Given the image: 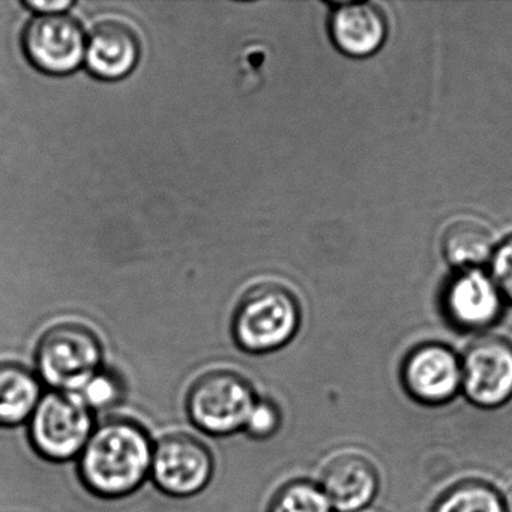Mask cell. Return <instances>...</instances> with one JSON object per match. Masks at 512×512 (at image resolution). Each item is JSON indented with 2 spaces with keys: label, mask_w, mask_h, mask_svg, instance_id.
I'll list each match as a JSON object with an SVG mask.
<instances>
[{
  "label": "cell",
  "mask_w": 512,
  "mask_h": 512,
  "mask_svg": "<svg viewBox=\"0 0 512 512\" xmlns=\"http://www.w3.org/2000/svg\"><path fill=\"white\" fill-rule=\"evenodd\" d=\"M154 443L148 431L130 419H110L95 427L79 457L83 485L103 499H121L151 476Z\"/></svg>",
  "instance_id": "obj_1"
},
{
  "label": "cell",
  "mask_w": 512,
  "mask_h": 512,
  "mask_svg": "<svg viewBox=\"0 0 512 512\" xmlns=\"http://www.w3.org/2000/svg\"><path fill=\"white\" fill-rule=\"evenodd\" d=\"M301 325V307L287 287L262 283L251 287L233 316V338L251 355L275 352L289 344Z\"/></svg>",
  "instance_id": "obj_2"
},
{
  "label": "cell",
  "mask_w": 512,
  "mask_h": 512,
  "mask_svg": "<svg viewBox=\"0 0 512 512\" xmlns=\"http://www.w3.org/2000/svg\"><path fill=\"white\" fill-rule=\"evenodd\" d=\"M103 368V346L83 325L64 323L49 329L37 349V374L52 391L76 394Z\"/></svg>",
  "instance_id": "obj_3"
},
{
  "label": "cell",
  "mask_w": 512,
  "mask_h": 512,
  "mask_svg": "<svg viewBox=\"0 0 512 512\" xmlns=\"http://www.w3.org/2000/svg\"><path fill=\"white\" fill-rule=\"evenodd\" d=\"M94 430V413L71 392H47L29 419L32 448L55 463L80 457Z\"/></svg>",
  "instance_id": "obj_4"
},
{
  "label": "cell",
  "mask_w": 512,
  "mask_h": 512,
  "mask_svg": "<svg viewBox=\"0 0 512 512\" xmlns=\"http://www.w3.org/2000/svg\"><path fill=\"white\" fill-rule=\"evenodd\" d=\"M257 395L253 386L235 371L206 373L191 386L187 412L191 422L211 436H230L244 430Z\"/></svg>",
  "instance_id": "obj_5"
},
{
  "label": "cell",
  "mask_w": 512,
  "mask_h": 512,
  "mask_svg": "<svg viewBox=\"0 0 512 512\" xmlns=\"http://www.w3.org/2000/svg\"><path fill=\"white\" fill-rule=\"evenodd\" d=\"M214 475V457L190 434L173 433L154 445L151 478L163 493L190 497L208 487Z\"/></svg>",
  "instance_id": "obj_6"
},
{
  "label": "cell",
  "mask_w": 512,
  "mask_h": 512,
  "mask_svg": "<svg viewBox=\"0 0 512 512\" xmlns=\"http://www.w3.org/2000/svg\"><path fill=\"white\" fill-rule=\"evenodd\" d=\"M461 392L481 409H497L512 398V343L500 337L473 341L461 359Z\"/></svg>",
  "instance_id": "obj_7"
},
{
  "label": "cell",
  "mask_w": 512,
  "mask_h": 512,
  "mask_svg": "<svg viewBox=\"0 0 512 512\" xmlns=\"http://www.w3.org/2000/svg\"><path fill=\"white\" fill-rule=\"evenodd\" d=\"M22 46L28 61L49 76H67L85 62V32L65 14L32 19L23 31Z\"/></svg>",
  "instance_id": "obj_8"
},
{
  "label": "cell",
  "mask_w": 512,
  "mask_h": 512,
  "mask_svg": "<svg viewBox=\"0 0 512 512\" xmlns=\"http://www.w3.org/2000/svg\"><path fill=\"white\" fill-rule=\"evenodd\" d=\"M461 380V359L445 344L415 347L401 367V382L407 394L425 406H440L454 400L461 391Z\"/></svg>",
  "instance_id": "obj_9"
},
{
  "label": "cell",
  "mask_w": 512,
  "mask_h": 512,
  "mask_svg": "<svg viewBox=\"0 0 512 512\" xmlns=\"http://www.w3.org/2000/svg\"><path fill=\"white\" fill-rule=\"evenodd\" d=\"M503 299L487 272L479 268L461 269L446 284L443 313L454 328L484 331L502 316Z\"/></svg>",
  "instance_id": "obj_10"
},
{
  "label": "cell",
  "mask_w": 512,
  "mask_h": 512,
  "mask_svg": "<svg viewBox=\"0 0 512 512\" xmlns=\"http://www.w3.org/2000/svg\"><path fill=\"white\" fill-rule=\"evenodd\" d=\"M376 467L356 454H343L328 461L320 475L319 487L334 512H359L368 508L379 491Z\"/></svg>",
  "instance_id": "obj_11"
},
{
  "label": "cell",
  "mask_w": 512,
  "mask_h": 512,
  "mask_svg": "<svg viewBox=\"0 0 512 512\" xmlns=\"http://www.w3.org/2000/svg\"><path fill=\"white\" fill-rule=\"evenodd\" d=\"M329 34L338 50L350 58H368L382 49L388 37L385 14L371 2L335 5Z\"/></svg>",
  "instance_id": "obj_12"
},
{
  "label": "cell",
  "mask_w": 512,
  "mask_h": 512,
  "mask_svg": "<svg viewBox=\"0 0 512 512\" xmlns=\"http://www.w3.org/2000/svg\"><path fill=\"white\" fill-rule=\"evenodd\" d=\"M140 53V41L133 29L119 22H103L95 26L86 41L85 64L92 76L115 82L133 73Z\"/></svg>",
  "instance_id": "obj_13"
},
{
  "label": "cell",
  "mask_w": 512,
  "mask_h": 512,
  "mask_svg": "<svg viewBox=\"0 0 512 512\" xmlns=\"http://www.w3.org/2000/svg\"><path fill=\"white\" fill-rule=\"evenodd\" d=\"M440 247L446 262L455 268H478L490 262L496 242L490 227L473 217H461L445 227Z\"/></svg>",
  "instance_id": "obj_14"
},
{
  "label": "cell",
  "mask_w": 512,
  "mask_h": 512,
  "mask_svg": "<svg viewBox=\"0 0 512 512\" xmlns=\"http://www.w3.org/2000/svg\"><path fill=\"white\" fill-rule=\"evenodd\" d=\"M43 395L37 373L13 362L0 364V427L29 422Z\"/></svg>",
  "instance_id": "obj_15"
},
{
  "label": "cell",
  "mask_w": 512,
  "mask_h": 512,
  "mask_svg": "<svg viewBox=\"0 0 512 512\" xmlns=\"http://www.w3.org/2000/svg\"><path fill=\"white\" fill-rule=\"evenodd\" d=\"M433 512H508L502 494L479 481H466L446 491Z\"/></svg>",
  "instance_id": "obj_16"
},
{
  "label": "cell",
  "mask_w": 512,
  "mask_h": 512,
  "mask_svg": "<svg viewBox=\"0 0 512 512\" xmlns=\"http://www.w3.org/2000/svg\"><path fill=\"white\" fill-rule=\"evenodd\" d=\"M269 512H334V509L319 484L299 479L275 494Z\"/></svg>",
  "instance_id": "obj_17"
},
{
  "label": "cell",
  "mask_w": 512,
  "mask_h": 512,
  "mask_svg": "<svg viewBox=\"0 0 512 512\" xmlns=\"http://www.w3.org/2000/svg\"><path fill=\"white\" fill-rule=\"evenodd\" d=\"M76 395L92 413L113 409L124 400V380L115 371L101 368L76 392Z\"/></svg>",
  "instance_id": "obj_18"
},
{
  "label": "cell",
  "mask_w": 512,
  "mask_h": 512,
  "mask_svg": "<svg viewBox=\"0 0 512 512\" xmlns=\"http://www.w3.org/2000/svg\"><path fill=\"white\" fill-rule=\"evenodd\" d=\"M281 427V412L277 404L265 398H257L245 422L244 430L253 439L263 440L274 436Z\"/></svg>",
  "instance_id": "obj_19"
},
{
  "label": "cell",
  "mask_w": 512,
  "mask_h": 512,
  "mask_svg": "<svg viewBox=\"0 0 512 512\" xmlns=\"http://www.w3.org/2000/svg\"><path fill=\"white\" fill-rule=\"evenodd\" d=\"M491 278L502 292L503 298L512 302V235L503 239L490 260Z\"/></svg>",
  "instance_id": "obj_20"
},
{
  "label": "cell",
  "mask_w": 512,
  "mask_h": 512,
  "mask_svg": "<svg viewBox=\"0 0 512 512\" xmlns=\"http://www.w3.org/2000/svg\"><path fill=\"white\" fill-rule=\"evenodd\" d=\"M23 5L40 16H56L70 10L74 4L71 0H26Z\"/></svg>",
  "instance_id": "obj_21"
},
{
  "label": "cell",
  "mask_w": 512,
  "mask_h": 512,
  "mask_svg": "<svg viewBox=\"0 0 512 512\" xmlns=\"http://www.w3.org/2000/svg\"><path fill=\"white\" fill-rule=\"evenodd\" d=\"M503 503H505L506 511L512 512V479L506 485L505 491L502 493Z\"/></svg>",
  "instance_id": "obj_22"
}]
</instances>
